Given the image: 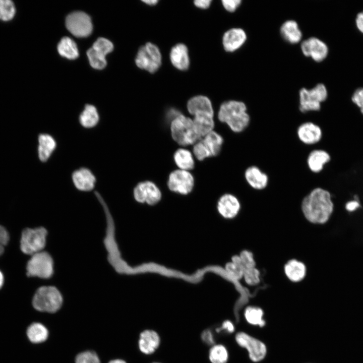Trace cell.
<instances>
[{"label": "cell", "mask_w": 363, "mask_h": 363, "mask_svg": "<svg viewBox=\"0 0 363 363\" xmlns=\"http://www.w3.org/2000/svg\"><path fill=\"white\" fill-rule=\"evenodd\" d=\"M301 207L307 220L317 224L328 222L334 210L331 194L321 188L313 189L302 200Z\"/></svg>", "instance_id": "6da1fadb"}, {"label": "cell", "mask_w": 363, "mask_h": 363, "mask_svg": "<svg viewBox=\"0 0 363 363\" xmlns=\"http://www.w3.org/2000/svg\"><path fill=\"white\" fill-rule=\"evenodd\" d=\"M246 104L241 102L230 100L223 102L218 111L219 120L226 124L235 133H240L249 126L250 117Z\"/></svg>", "instance_id": "7a4b0ae2"}, {"label": "cell", "mask_w": 363, "mask_h": 363, "mask_svg": "<svg viewBox=\"0 0 363 363\" xmlns=\"http://www.w3.org/2000/svg\"><path fill=\"white\" fill-rule=\"evenodd\" d=\"M63 298L59 291L54 286H45L39 287L35 293L32 305L40 312L54 313L62 306Z\"/></svg>", "instance_id": "3957f363"}, {"label": "cell", "mask_w": 363, "mask_h": 363, "mask_svg": "<svg viewBox=\"0 0 363 363\" xmlns=\"http://www.w3.org/2000/svg\"><path fill=\"white\" fill-rule=\"evenodd\" d=\"M170 130L173 139L181 146L195 144L202 139L196 133L193 119L182 114L172 119Z\"/></svg>", "instance_id": "277c9868"}, {"label": "cell", "mask_w": 363, "mask_h": 363, "mask_svg": "<svg viewBox=\"0 0 363 363\" xmlns=\"http://www.w3.org/2000/svg\"><path fill=\"white\" fill-rule=\"evenodd\" d=\"M47 234L46 229L43 227L25 228L21 235V251L24 254L31 256L42 251L45 246Z\"/></svg>", "instance_id": "5b68a950"}, {"label": "cell", "mask_w": 363, "mask_h": 363, "mask_svg": "<svg viewBox=\"0 0 363 363\" xmlns=\"http://www.w3.org/2000/svg\"><path fill=\"white\" fill-rule=\"evenodd\" d=\"M27 275L40 278H50L53 273V262L47 252L41 251L32 255L26 266Z\"/></svg>", "instance_id": "8992f818"}, {"label": "cell", "mask_w": 363, "mask_h": 363, "mask_svg": "<svg viewBox=\"0 0 363 363\" xmlns=\"http://www.w3.org/2000/svg\"><path fill=\"white\" fill-rule=\"evenodd\" d=\"M327 97V89L323 84H317L310 90L302 88L299 91V110L302 112L318 111Z\"/></svg>", "instance_id": "52a82bcc"}, {"label": "cell", "mask_w": 363, "mask_h": 363, "mask_svg": "<svg viewBox=\"0 0 363 363\" xmlns=\"http://www.w3.org/2000/svg\"><path fill=\"white\" fill-rule=\"evenodd\" d=\"M135 62L137 66L150 73L155 72L161 64V54L155 44L147 43L138 50Z\"/></svg>", "instance_id": "ba28073f"}, {"label": "cell", "mask_w": 363, "mask_h": 363, "mask_svg": "<svg viewBox=\"0 0 363 363\" xmlns=\"http://www.w3.org/2000/svg\"><path fill=\"white\" fill-rule=\"evenodd\" d=\"M240 203L236 197L231 194H224L217 200L215 210L219 218L229 226L238 215Z\"/></svg>", "instance_id": "9c48e42d"}, {"label": "cell", "mask_w": 363, "mask_h": 363, "mask_svg": "<svg viewBox=\"0 0 363 363\" xmlns=\"http://www.w3.org/2000/svg\"><path fill=\"white\" fill-rule=\"evenodd\" d=\"M133 196L136 202L142 204H146L149 207L156 206L162 200L160 190L150 181L139 183L134 188Z\"/></svg>", "instance_id": "30bf717a"}, {"label": "cell", "mask_w": 363, "mask_h": 363, "mask_svg": "<svg viewBox=\"0 0 363 363\" xmlns=\"http://www.w3.org/2000/svg\"><path fill=\"white\" fill-rule=\"evenodd\" d=\"M66 25L68 30L78 37L89 36L93 28L90 17L84 12L79 11L70 14L66 18Z\"/></svg>", "instance_id": "8fae6325"}, {"label": "cell", "mask_w": 363, "mask_h": 363, "mask_svg": "<svg viewBox=\"0 0 363 363\" xmlns=\"http://www.w3.org/2000/svg\"><path fill=\"white\" fill-rule=\"evenodd\" d=\"M235 339L238 345L247 350L253 361H260L265 357L266 346L262 341L243 332L237 333Z\"/></svg>", "instance_id": "7c38bea8"}, {"label": "cell", "mask_w": 363, "mask_h": 363, "mask_svg": "<svg viewBox=\"0 0 363 363\" xmlns=\"http://www.w3.org/2000/svg\"><path fill=\"white\" fill-rule=\"evenodd\" d=\"M194 179L187 170L177 169L171 172L168 177L167 186L169 190L183 195L190 194L193 190Z\"/></svg>", "instance_id": "4fadbf2b"}, {"label": "cell", "mask_w": 363, "mask_h": 363, "mask_svg": "<svg viewBox=\"0 0 363 363\" xmlns=\"http://www.w3.org/2000/svg\"><path fill=\"white\" fill-rule=\"evenodd\" d=\"M301 49L305 56L311 57L316 62L324 60L328 53L327 45L316 37H311L304 40L301 44Z\"/></svg>", "instance_id": "5bb4252c"}, {"label": "cell", "mask_w": 363, "mask_h": 363, "mask_svg": "<svg viewBox=\"0 0 363 363\" xmlns=\"http://www.w3.org/2000/svg\"><path fill=\"white\" fill-rule=\"evenodd\" d=\"M299 140L307 145H313L319 142L322 137V131L317 125L312 122L301 124L297 130Z\"/></svg>", "instance_id": "9a60e30c"}, {"label": "cell", "mask_w": 363, "mask_h": 363, "mask_svg": "<svg viewBox=\"0 0 363 363\" xmlns=\"http://www.w3.org/2000/svg\"><path fill=\"white\" fill-rule=\"evenodd\" d=\"M160 338L159 334L153 330H145L139 336L138 346L140 350L145 354H151L159 346Z\"/></svg>", "instance_id": "2e32d148"}, {"label": "cell", "mask_w": 363, "mask_h": 363, "mask_svg": "<svg viewBox=\"0 0 363 363\" xmlns=\"http://www.w3.org/2000/svg\"><path fill=\"white\" fill-rule=\"evenodd\" d=\"M247 39V35L241 28H232L223 35L222 43L224 49L232 52L240 47Z\"/></svg>", "instance_id": "e0dca14e"}, {"label": "cell", "mask_w": 363, "mask_h": 363, "mask_svg": "<svg viewBox=\"0 0 363 363\" xmlns=\"http://www.w3.org/2000/svg\"><path fill=\"white\" fill-rule=\"evenodd\" d=\"M72 179L76 188L83 191L92 190L96 182V178L93 173L85 167L74 171L72 174Z\"/></svg>", "instance_id": "ac0fdd59"}, {"label": "cell", "mask_w": 363, "mask_h": 363, "mask_svg": "<svg viewBox=\"0 0 363 363\" xmlns=\"http://www.w3.org/2000/svg\"><path fill=\"white\" fill-rule=\"evenodd\" d=\"M245 177L248 184L255 190L264 189L268 185V175L256 166L247 168L245 172Z\"/></svg>", "instance_id": "d6986e66"}, {"label": "cell", "mask_w": 363, "mask_h": 363, "mask_svg": "<svg viewBox=\"0 0 363 363\" xmlns=\"http://www.w3.org/2000/svg\"><path fill=\"white\" fill-rule=\"evenodd\" d=\"M170 58L172 64L177 69L186 70L188 69L190 59L187 46L179 43L173 46L170 53Z\"/></svg>", "instance_id": "ffe728a7"}, {"label": "cell", "mask_w": 363, "mask_h": 363, "mask_svg": "<svg viewBox=\"0 0 363 363\" xmlns=\"http://www.w3.org/2000/svg\"><path fill=\"white\" fill-rule=\"evenodd\" d=\"M193 119L196 133L202 139L213 131L214 127L213 114L208 113H198L194 115Z\"/></svg>", "instance_id": "44dd1931"}, {"label": "cell", "mask_w": 363, "mask_h": 363, "mask_svg": "<svg viewBox=\"0 0 363 363\" xmlns=\"http://www.w3.org/2000/svg\"><path fill=\"white\" fill-rule=\"evenodd\" d=\"M330 159V156L327 152L321 149H316L309 153L307 164L312 172L318 173L322 170L324 165L329 162Z\"/></svg>", "instance_id": "7402d4cb"}, {"label": "cell", "mask_w": 363, "mask_h": 363, "mask_svg": "<svg viewBox=\"0 0 363 363\" xmlns=\"http://www.w3.org/2000/svg\"><path fill=\"white\" fill-rule=\"evenodd\" d=\"M187 108L190 114L194 115L198 113H208L214 114L210 99L202 95L195 96L188 102Z\"/></svg>", "instance_id": "603a6c76"}, {"label": "cell", "mask_w": 363, "mask_h": 363, "mask_svg": "<svg viewBox=\"0 0 363 363\" xmlns=\"http://www.w3.org/2000/svg\"><path fill=\"white\" fill-rule=\"evenodd\" d=\"M284 270L287 277L294 282L302 280L307 271L305 265L295 259L288 261L285 265Z\"/></svg>", "instance_id": "cb8c5ba5"}, {"label": "cell", "mask_w": 363, "mask_h": 363, "mask_svg": "<svg viewBox=\"0 0 363 363\" xmlns=\"http://www.w3.org/2000/svg\"><path fill=\"white\" fill-rule=\"evenodd\" d=\"M38 156L42 162H45L55 149L56 144L54 138L50 135L41 134L38 137Z\"/></svg>", "instance_id": "d4e9b609"}, {"label": "cell", "mask_w": 363, "mask_h": 363, "mask_svg": "<svg viewBox=\"0 0 363 363\" xmlns=\"http://www.w3.org/2000/svg\"><path fill=\"white\" fill-rule=\"evenodd\" d=\"M280 32L283 38L291 43H298L301 39V32L297 23L293 20L285 22L281 27Z\"/></svg>", "instance_id": "484cf974"}, {"label": "cell", "mask_w": 363, "mask_h": 363, "mask_svg": "<svg viewBox=\"0 0 363 363\" xmlns=\"http://www.w3.org/2000/svg\"><path fill=\"white\" fill-rule=\"evenodd\" d=\"M201 141L210 156H217L220 153L223 143L222 136L213 131L204 137Z\"/></svg>", "instance_id": "4316f807"}, {"label": "cell", "mask_w": 363, "mask_h": 363, "mask_svg": "<svg viewBox=\"0 0 363 363\" xmlns=\"http://www.w3.org/2000/svg\"><path fill=\"white\" fill-rule=\"evenodd\" d=\"M26 334L31 342L39 343L44 342L48 338L49 333L43 324L35 322L28 326Z\"/></svg>", "instance_id": "83f0119b"}, {"label": "cell", "mask_w": 363, "mask_h": 363, "mask_svg": "<svg viewBox=\"0 0 363 363\" xmlns=\"http://www.w3.org/2000/svg\"><path fill=\"white\" fill-rule=\"evenodd\" d=\"M57 50L60 55L70 59H75L79 56L76 44L68 37H64L60 40Z\"/></svg>", "instance_id": "f1b7e54d"}, {"label": "cell", "mask_w": 363, "mask_h": 363, "mask_svg": "<svg viewBox=\"0 0 363 363\" xmlns=\"http://www.w3.org/2000/svg\"><path fill=\"white\" fill-rule=\"evenodd\" d=\"M173 158L176 165L182 170H191L194 167V160L191 153L185 149H178L174 153Z\"/></svg>", "instance_id": "f546056e"}, {"label": "cell", "mask_w": 363, "mask_h": 363, "mask_svg": "<svg viewBox=\"0 0 363 363\" xmlns=\"http://www.w3.org/2000/svg\"><path fill=\"white\" fill-rule=\"evenodd\" d=\"M99 120V115L96 107L90 104H87L80 114L79 121L85 128L95 126Z\"/></svg>", "instance_id": "4dcf8cb0"}, {"label": "cell", "mask_w": 363, "mask_h": 363, "mask_svg": "<svg viewBox=\"0 0 363 363\" xmlns=\"http://www.w3.org/2000/svg\"><path fill=\"white\" fill-rule=\"evenodd\" d=\"M263 314L261 308L252 306L247 307L244 313L245 317L249 324L261 327L265 325V321L263 318Z\"/></svg>", "instance_id": "1f68e13d"}, {"label": "cell", "mask_w": 363, "mask_h": 363, "mask_svg": "<svg viewBox=\"0 0 363 363\" xmlns=\"http://www.w3.org/2000/svg\"><path fill=\"white\" fill-rule=\"evenodd\" d=\"M209 358L211 363H226L228 358L227 350L223 345H214L209 350Z\"/></svg>", "instance_id": "d6a6232c"}, {"label": "cell", "mask_w": 363, "mask_h": 363, "mask_svg": "<svg viewBox=\"0 0 363 363\" xmlns=\"http://www.w3.org/2000/svg\"><path fill=\"white\" fill-rule=\"evenodd\" d=\"M15 7L10 0H0V20L8 21L12 20L15 14Z\"/></svg>", "instance_id": "836d02e7"}, {"label": "cell", "mask_w": 363, "mask_h": 363, "mask_svg": "<svg viewBox=\"0 0 363 363\" xmlns=\"http://www.w3.org/2000/svg\"><path fill=\"white\" fill-rule=\"evenodd\" d=\"M87 55L91 67L95 69L101 70L106 65L105 57L97 53L92 48L87 51Z\"/></svg>", "instance_id": "e575fe53"}, {"label": "cell", "mask_w": 363, "mask_h": 363, "mask_svg": "<svg viewBox=\"0 0 363 363\" xmlns=\"http://www.w3.org/2000/svg\"><path fill=\"white\" fill-rule=\"evenodd\" d=\"M95 51L105 57L113 48V44L108 39L100 37L93 43L92 47Z\"/></svg>", "instance_id": "d590c367"}, {"label": "cell", "mask_w": 363, "mask_h": 363, "mask_svg": "<svg viewBox=\"0 0 363 363\" xmlns=\"http://www.w3.org/2000/svg\"><path fill=\"white\" fill-rule=\"evenodd\" d=\"M75 363H101V361L96 352L86 350L77 354Z\"/></svg>", "instance_id": "8d00e7d4"}, {"label": "cell", "mask_w": 363, "mask_h": 363, "mask_svg": "<svg viewBox=\"0 0 363 363\" xmlns=\"http://www.w3.org/2000/svg\"><path fill=\"white\" fill-rule=\"evenodd\" d=\"M245 281L250 285H255L260 282V272L255 267L244 270L243 277Z\"/></svg>", "instance_id": "74e56055"}, {"label": "cell", "mask_w": 363, "mask_h": 363, "mask_svg": "<svg viewBox=\"0 0 363 363\" xmlns=\"http://www.w3.org/2000/svg\"><path fill=\"white\" fill-rule=\"evenodd\" d=\"M238 256L240 258L244 270L256 267V262L253 254L250 251L243 250L239 253Z\"/></svg>", "instance_id": "f35d334b"}, {"label": "cell", "mask_w": 363, "mask_h": 363, "mask_svg": "<svg viewBox=\"0 0 363 363\" xmlns=\"http://www.w3.org/2000/svg\"><path fill=\"white\" fill-rule=\"evenodd\" d=\"M193 153L197 159L203 160L205 158L210 157V155L205 148L201 140L195 144L193 147Z\"/></svg>", "instance_id": "ab89813d"}, {"label": "cell", "mask_w": 363, "mask_h": 363, "mask_svg": "<svg viewBox=\"0 0 363 363\" xmlns=\"http://www.w3.org/2000/svg\"><path fill=\"white\" fill-rule=\"evenodd\" d=\"M352 101L359 108L363 114V88H360L355 91L352 96Z\"/></svg>", "instance_id": "60d3db41"}, {"label": "cell", "mask_w": 363, "mask_h": 363, "mask_svg": "<svg viewBox=\"0 0 363 363\" xmlns=\"http://www.w3.org/2000/svg\"><path fill=\"white\" fill-rule=\"evenodd\" d=\"M9 240V235L8 231L3 226L0 225V255L4 252V246H6Z\"/></svg>", "instance_id": "b9f144b4"}, {"label": "cell", "mask_w": 363, "mask_h": 363, "mask_svg": "<svg viewBox=\"0 0 363 363\" xmlns=\"http://www.w3.org/2000/svg\"><path fill=\"white\" fill-rule=\"evenodd\" d=\"M222 5L228 12H234L241 3L240 0H223Z\"/></svg>", "instance_id": "7bdbcfd3"}, {"label": "cell", "mask_w": 363, "mask_h": 363, "mask_svg": "<svg viewBox=\"0 0 363 363\" xmlns=\"http://www.w3.org/2000/svg\"><path fill=\"white\" fill-rule=\"evenodd\" d=\"M202 341L208 345H214L215 343L213 334L210 329H206L201 334Z\"/></svg>", "instance_id": "ee69618b"}, {"label": "cell", "mask_w": 363, "mask_h": 363, "mask_svg": "<svg viewBox=\"0 0 363 363\" xmlns=\"http://www.w3.org/2000/svg\"><path fill=\"white\" fill-rule=\"evenodd\" d=\"M222 330H225L228 333H232L234 330V327L231 321L226 320L223 322L221 327L217 328L216 331L219 332Z\"/></svg>", "instance_id": "f6af8a7d"}, {"label": "cell", "mask_w": 363, "mask_h": 363, "mask_svg": "<svg viewBox=\"0 0 363 363\" xmlns=\"http://www.w3.org/2000/svg\"><path fill=\"white\" fill-rule=\"evenodd\" d=\"M356 26L358 30L363 33V11L359 13L355 19Z\"/></svg>", "instance_id": "bcb514c9"}, {"label": "cell", "mask_w": 363, "mask_h": 363, "mask_svg": "<svg viewBox=\"0 0 363 363\" xmlns=\"http://www.w3.org/2000/svg\"><path fill=\"white\" fill-rule=\"evenodd\" d=\"M211 0H196L194 1L195 5L200 8H208L211 3Z\"/></svg>", "instance_id": "7dc6e473"}, {"label": "cell", "mask_w": 363, "mask_h": 363, "mask_svg": "<svg viewBox=\"0 0 363 363\" xmlns=\"http://www.w3.org/2000/svg\"><path fill=\"white\" fill-rule=\"evenodd\" d=\"M359 206V203L356 200H353L348 202L345 207L348 211H352L357 209Z\"/></svg>", "instance_id": "c3c4849f"}, {"label": "cell", "mask_w": 363, "mask_h": 363, "mask_svg": "<svg viewBox=\"0 0 363 363\" xmlns=\"http://www.w3.org/2000/svg\"><path fill=\"white\" fill-rule=\"evenodd\" d=\"M108 363H127L125 360L121 359H114L110 360Z\"/></svg>", "instance_id": "681fc988"}, {"label": "cell", "mask_w": 363, "mask_h": 363, "mask_svg": "<svg viewBox=\"0 0 363 363\" xmlns=\"http://www.w3.org/2000/svg\"><path fill=\"white\" fill-rule=\"evenodd\" d=\"M143 2L146 3V4L149 5H154L156 3H157L158 1L157 0H146V1H143Z\"/></svg>", "instance_id": "f907efd6"}, {"label": "cell", "mask_w": 363, "mask_h": 363, "mask_svg": "<svg viewBox=\"0 0 363 363\" xmlns=\"http://www.w3.org/2000/svg\"><path fill=\"white\" fill-rule=\"evenodd\" d=\"M4 282V275H3V274L2 273V272L0 271V289L3 286Z\"/></svg>", "instance_id": "816d5d0a"}, {"label": "cell", "mask_w": 363, "mask_h": 363, "mask_svg": "<svg viewBox=\"0 0 363 363\" xmlns=\"http://www.w3.org/2000/svg\"><path fill=\"white\" fill-rule=\"evenodd\" d=\"M152 363H160V362H152Z\"/></svg>", "instance_id": "f5cc1de1"}]
</instances>
